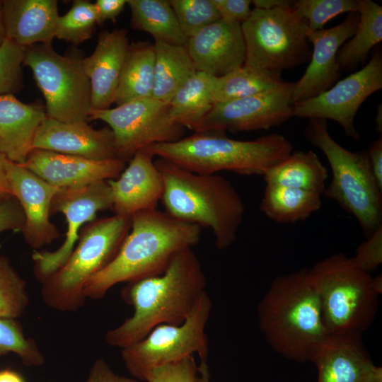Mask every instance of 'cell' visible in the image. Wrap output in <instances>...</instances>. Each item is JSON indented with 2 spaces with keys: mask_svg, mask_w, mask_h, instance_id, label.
<instances>
[{
  "mask_svg": "<svg viewBox=\"0 0 382 382\" xmlns=\"http://www.w3.org/2000/svg\"><path fill=\"white\" fill-rule=\"evenodd\" d=\"M192 248L178 253L162 274L129 283L122 296L134 312L107 332L108 345L122 349L158 325H179L187 318L207 286L201 263Z\"/></svg>",
  "mask_w": 382,
  "mask_h": 382,
  "instance_id": "obj_1",
  "label": "cell"
},
{
  "mask_svg": "<svg viewBox=\"0 0 382 382\" xmlns=\"http://www.w3.org/2000/svg\"><path fill=\"white\" fill-rule=\"evenodd\" d=\"M201 228L156 209L131 216V227L115 257L86 283L85 297L103 298L115 285L162 274L180 251L200 240Z\"/></svg>",
  "mask_w": 382,
  "mask_h": 382,
  "instance_id": "obj_2",
  "label": "cell"
},
{
  "mask_svg": "<svg viewBox=\"0 0 382 382\" xmlns=\"http://www.w3.org/2000/svg\"><path fill=\"white\" fill-rule=\"evenodd\" d=\"M257 318L271 347L297 362L311 361L330 335L308 269L276 277L258 303Z\"/></svg>",
  "mask_w": 382,
  "mask_h": 382,
  "instance_id": "obj_3",
  "label": "cell"
},
{
  "mask_svg": "<svg viewBox=\"0 0 382 382\" xmlns=\"http://www.w3.org/2000/svg\"><path fill=\"white\" fill-rule=\"evenodd\" d=\"M165 212L183 222L211 229L217 249L235 241L245 214L244 202L229 180L217 174H198L158 158Z\"/></svg>",
  "mask_w": 382,
  "mask_h": 382,
  "instance_id": "obj_4",
  "label": "cell"
},
{
  "mask_svg": "<svg viewBox=\"0 0 382 382\" xmlns=\"http://www.w3.org/2000/svg\"><path fill=\"white\" fill-rule=\"evenodd\" d=\"M147 148L154 156L190 172L206 175L227 170L264 175L293 152L291 141L277 133L241 141L231 139L221 131L195 132L176 141Z\"/></svg>",
  "mask_w": 382,
  "mask_h": 382,
  "instance_id": "obj_5",
  "label": "cell"
},
{
  "mask_svg": "<svg viewBox=\"0 0 382 382\" xmlns=\"http://www.w3.org/2000/svg\"><path fill=\"white\" fill-rule=\"evenodd\" d=\"M130 227L131 217L115 214L86 224L66 262L41 282L45 305L60 312L81 308L86 283L115 257Z\"/></svg>",
  "mask_w": 382,
  "mask_h": 382,
  "instance_id": "obj_6",
  "label": "cell"
},
{
  "mask_svg": "<svg viewBox=\"0 0 382 382\" xmlns=\"http://www.w3.org/2000/svg\"><path fill=\"white\" fill-rule=\"evenodd\" d=\"M305 139L325 156L332 179L323 194L357 220L366 238L382 226V190L372 174L367 150L351 151L330 134L327 120L311 118Z\"/></svg>",
  "mask_w": 382,
  "mask_h": 382,
  "instance_id": "obj_7",
  "label": "cell"
},
{
  "mask_svg": "<svg viewBox=\"0 0 382 382\" xmlns=\"http://www.w3.org/2000/svg\"><path fill=\"white\" fill-rule=\"evenodd\" d=\"M309 277L318 294L330 335H361L374 321L379 294L372 277L342 253L317 262Z\"/></svg>",
  "mask_w": 382,
  "mask_h": 382,
  "instance_id": "obj_8",
  "label": "cell"
},
{
  "mask_svg": "<svg viewBox=\"0 0 382 382\" xmlns=\"http://www.w3.org/2000/svg\"><path fill=\"white\" fill-rule=\"evenodd\" d=\"M291 5L252 9L241 24L245 45L244 65L281 72L310 61V29Z\"/></svg>",
  "mask_w": 382,
  "mask_h": 382,
  "instance_id": "obj_9",
  "label": "cell"
},
{
  "mask_svg": "<svg viewBox=\"0 0 382 382\" xmlns=\"http://www.w3.org/2000/svg\"><path fill=\"white\" fill-rule=\"evenodd\" d=\"M79 54L61 55L52 43L25 49L23 64L29 67L45 100L47 117L64 122H88L91 84Z\"/></svg>",
  "mask_w": 382,
  "mask_h": 382,
  "instance_id": "obj_10",
  "label": "cell"
},
{
  "mask_svg": "<svg viewBox=\"0 0 382 382\" xmlns=\"http://www.w3.org/2000/svg\"><path fill=\"white\" fill-rule=\"evenodd\" d=\"M211 309L212 301L206 291L182 323L158 325L141 340L122 349L127 369L140 381L148 369L195 353L199 360L207 361L209 342L205 328Z\"/></svg>",
  "mask_w": 382,
  "mask_h": 382,
  "instance_id": "obj_11",
  "label": "cell"
},
{
  "mask_svg": "<svg viewBox=\"0 0 382 382\" xmlns=\"http://www.w3.org/2000/svg\"><path fill=\"white\" fill-rule=\"evenodd\" d=\"M90 120H100L112 130L118 158L129 161L139 150L183 138L185 128L170 117L169 105L154 98L132 100L114 108L91 110Z\"/></svg>",
  "mask_w": 382,
  "mask_h": 382,
  "instance_id": "obj_12",
  "label": "cell"
},
{
  "mask_svg": "<svg viewBox=\"0 0 382 382\" xmlns=\"http://www.w3.org/2000/svg\"><path fill=\"white\" fill-rule=\"evenodd\" d=\"M382 88V54L376 50L360 70L338 81L313 98L293 104V117L332 120L354 140L360 135L354 117L364 100Z\"/></svg>",
  "mask_w": 382,
  "mask_h": 382,
  "instance_id": "obj_13",
  "label": "cell"
},
{
  "mask_svg": "<svg viewBox=\"0 0 382 382\" xmlns=\"http://www.w3.org/2000/svg\"><path fill=\"white\" fill-rule=\"evenodd\" d=\"M112 205L108 181L59 189L52 199L50 214L59 212L64 215L67 223L66 237L61 246L53 252H34L32 257L35 277L42 282L58 270L73 251L83 226L95 220L98 212L111 209Z\"/></svg>",
  "mask_w": 382,
  "mask_h": 382,
  "instance_id": "obj_14",
  "label": "cell"
},
{
  "mask_svg": "<svg viewBox=\"0 0 382 382\" xmlns=\"http://www.w3.org/2000/svg\"><path fill=\"white\" fill-rule=\"evenodd\" d=\"M295 84L283 81L251 96L214 104L195 132H250L279 125L293 117Z\"/></svg>",
  "mask_w": 382,
  "mask_h": 382,
  "instance_id": "obj_15",
  "label": "cell"
},
{
  "mask_svg": "<svg viewBox=\"0 0 382 382\" xmlns=\"http://www.w3.org/2000/svg\"><path fill=\"white\" fill-rule=\"evenodd\" d=\"M6 169L12 196L24 214L22 231L26 243L34 249L50 244L60 236V232L50 220L52 202L59 188L8 159Z\"/></svg>",
  "mask_w": 382,
  "mask_h": 382,
  "instance_id": "obj_16",
  "label": "cell"
},
{
  "mask_svg": "<svg viewBox=\"0 0 382 382\" xmlns=\"http://www.w3.org/2000/svg\"><path fill=\"white\" fill-rule=\"evenodd\" d=\"M359 20V13H349L342 23L334 27L309 30L308 40L313 45L310 63L296 82L293 104L317 96L334 85L341 71L337 62V52L354 35Z\"/></svg>",
  "mask_w": 382,
  "mask_h": 382,
  "instance_id": "obj_17",
  "label": "cell"
},
{
  "mask_svg": "<svg viewBox=\"0 0 382 382\" xmlns=\"http://www.w3.org/2000/svg\"><path fill=\"white\" fill-rule=\"evenodd\" d=\"M22 166L47 183L62 189L81 187L115 179L125 168L126 161L118 158L96 161L33 149Z\"/></svg>",
  "mask_w": 382,
  "mask_h": 382,
  "instance_id": "obj_18",
  "label": "cell"
},
{
  "mask_svg": "<svg viewBox=\"0 0 382 382\" xmlns=\"http://www.w3.org/2000/svg\"><path fill=\"white\" fill-rule=\"evenodd\" d=\"M311 362L318 369L317 382H382V368L374 364L361 335H329Z\"/></svg>",
  "mask_w": 382,
  "mask_h": 382,
  "instance_id": "obj_19",
  "label": "cell"
},
{
  "mask_svg": "<svg viewBox=\"0 0 382 382\" xmlns=\"http://www.w3.org/2000/svg\"><path fill=\"white\" fill-rule=\"evenodd\" d=\"M146 147L137 151L118 178L108 180L114 214L131 217L156 209L163 192L162 175Z\"/></svg>",
  "mask_w": 382,
  "mask_h": 382,
  "instance_id": "obj_20",
  "label": "cell"
},
{
  "mask_svg": "<svg viewBox=\"0 0 382 382\" xmlns=\"http://www.w3.org/2000/svg\"><path fill=\"white\" fill-rule=\"evenodd\" d=\"M33 149L96 161L117 158L115 137L110 127L97 129L87 122H64L47 117L35 134Z\"/></svg>",
  "mask_w": 382,
  "mask_h": 382,
  "instance_id": "obj_21",
  "label": "cell"
},
{
  "mask_svg": "<svg viewBox=\"0 0 382 382\" xmlns=\"http://www.w3.org/2000/svg\"><path fill=\"white\" fill-rule=\"evenodd\" d=\"M186 46L196 71L216 78L245 63V45L239 23L219 19L190 37Z\"/></svg>",
  "mask_w": 382,
  "mask_h": 382,
  "instance_id": "obj_22",
  "label": "cell"
},
{
  "mask_svg": "<svg viewBox=\"0 0 382 382\" xmlns=\"http://www.w3.org/2000/svg\"><path fill=\"white\" fill-rule=\"evenodd\" d=\"M129 43L126 29L103 30L93 52L82 59L90 81L91 110H106L114 103Z\"/></svg>",
  "mask_w": 382,
  "mask_h": 382,
  "instance_id": "obj_23",
  "label": "cell"
},
{
  "mask_svg": "<svg viewBox=\"0 0 382 382\" xmlns=\"http://www.w3.org/2000/svg\"><path fill=\"white\" fill-rule=\"evenodd\" d=\"M46 117L45 108L41 105L25 104L13 94L0 96V154L11 162L23 164Z\"/></svg>",
  "mask_w": 382,
  "mask_h": 382,
  "instance_id": "obj_24",
  "label": "cell"
},
{
  "mask_svg": "<svg viewBox=\"0 0 382 382\" xmlns=\"http://www.w3.org/2000/svg\"><path fill=\"white\" fill-rule=\"evenodd\" d=\"M6 37L27 47L52 43L59 16L56 0H3Z\"/></svg>",
  "mask_w": 382,
  "mask_h": 382,
  "instance_id": "obj_25",
  "label": "cell"
},
{
  "mask_svg": "<svg viewBox=\"0 0 382 382\" xmlns=\"http://www.w3.org/2000/svg\"><path fill=\"white\" fill-rule=\"evenodd\" d=\"M152 98L169 103L197 71L187 46L155 42Z\"/></svg>",
  "mask_w": 382,
  "mask_h": 382,
  "instance_id": "obj_26",
  "label": "cell"
},
{
  "mask_svg": "<svg viewBox=\"0 0 382 382\" xmlns=\"http://www.w3.org/2000/svg\"><path fill=\"white\" fill-rule=\"evenodd\" d=\"M328 170L312 151L292 152L264 175L266 185L311 191L323 195Z\"/></svg>",
  "mask_w": 382,
  "mask_h": 382,
  "instance_id": "obj_27",
  "label": "cell"
},
{
  "mask_svg": "<svg viewBox=\"0 0 382 382\" xmlns=\"http://www.w3.org/2000/svg\"><path fill=\"white\" fill-rule=\"evenodd\" d=\"M154 45L149 41L129 44L114 103L152 97L154 87Z\"/></svg>",
  "mask_w": 382,
  "mask_h": 382,
  "instance_id": "obj_28",
  "label": "cell"
},
{
  "mask_svg": "<svg viewBox=\"0 0 382 382\" xmlns=\"http://www.w3.org/2000/svg\"><path fill=\"white\" fill-rule=\"evenodd\" d=\"M216 79L207 73L196 71L168 103L171 119L195 132L214 105L212 94Z\"/></svg>",
  "mask_w": 382,
  "mask_h": 382,
  "instance_id": "obj_29",
  "label": "cell"
},
{
  "mask_svg": "<svg viewBox=\"0 0 382 382\" xmlns=\"http://www.w3.org/2000/svg\"><path fill=\"white\" fill-rule=\"evenodd\" d=\"M132 28L150 34L155 42L187 45L175 14L166 0H127Z\"/></svg>",
  "mask_w": 382,
  "mask_h": 382,
  "instance_id": "obj_30",
  "label": "cell"
},
{
  "mask_svg": "<svg viewBox=\"0 0 382 382\" xmlns=\"http://www.w3.org/2000/svg\"><path fill=\"white\" fill-rule=\"evenodd\" d=\"M359 20L354 35L340 48V70L355 69L364 64L370 51L382 40V7L371 0H359Z\"/></svg>",
  "mask_w": 382,
  "mask_h": 382,
  "instance_id": "obj_31",
  "label": "cell"
},
{
  "mask_svg": "<svg viewBox=\"0 0 382 382\" xmlns=\"http://www.w3.org/2000/svg\"><path fill=\"white\" fill-rule=\"evenodd\" d=\"M321 194L288 187L266 185L260 211L270 219L293 224L308 219L322 206Z\"/></svg>",
  "mask_w": 382,
  "mask_h": 382,
  "instance_id": "obj_32",
  "label": "cell"
},
{
  "mask_svg": "<svg viewBox=\"0 0 382 382\" xmlns=\"http://www.w3.org/2000/svg\"><path fill=\"white\" fill-rule=\"evenodd\" d=\"M281 72L243 65L216 79L213 104L251 96L280 85Z\"/></svg>",
  "mask_w": 382,
  "mask_h": 382,
  "instance_id": "obj_33",
  "label": "cell"
},
{
  "mask_svg": "<svg viewBox=\"0 0 382 382\" xmlns=\"http://www.w3.org/2000/svg\"><path fill=\"white\" fill-rule=\"evenodd\" d=\"M97 17L94 3L74 0L68 12L59 16L54 37L79 45L91 37L97 25Z\"/></svg>",
  "mask_w": 382,
  "mask_h": 382,
  "instance_id": "obj_34",
  "label": "cell"
},
{
  "mask_svg": "<svg viewBox=\"0 0 382 382\" xmlns=\"http://www.w3.org/2000/svg\"><path fill=\"white\" fill-rule=\"evenodd\" d=\"M28 304L25 281L9 260L0 255V318L16 319L25 313Z\"/></svg>",
  "mask_w": 382,
  "mask_h": 382,
  "instance_id": "obj_35",
  "label": "cell"
},
{
  "mask_svg": "<svg viewBox=\"0 0 382 382\" xmlns=\"http://www.w3.org/2000/svg\"><path fill=\"white\" fill-rule=\"evenodd\" d=\"M16 354L28 366H39L45 357L36 342L27 337L21 323L13 318H0V357Z\"/></svg>",
  "mask_w": 382,
  "mask_h": 382,
  "instance_id": "obj_36",
  "label": "cell"
},
{
  "mask_svg": "<svg viewBox=\"0 0 382 382\" xmlns=\"http://www.w3.org/2000/svg\"><path fill=\"white\" fill-rule=\"evenodd\" d=\"M291 8L307 23L311 30L323 29L324 25L344 13H358L359 0H299Z\"/></svg>",
  "mask_w": 382,
  "mask_h": 382,
  "instance_id": "obj_37",
  "label": "cell"
},
{
  "mask_svg": "<svg viewBox=\"0 0 382 382\" xmlns=\"http://www.w3.org/2000/svg\"><path fill=\"white\" fill-rule=\"evenodd\" d=\"M169 3L188 38L220 19L212 0H170Z\"/></svg>",
  "mask_w": 382,
  "mask_h": 382,
  "instance_id": "obj_38",
  "label": "cell"
},
{
  "mask_svg": "<svg viewBox=\"0 0 382 382\" xmlns=\"http://www.w3.org/2000/svg\"><path fill=\"white\" fill-rule=\"evenodd\" d=\"M25 49L7 37L0 46V96L22 88Z\"/></svg>",
  "mask_w": 382,
  "mask_h": 382,
  "instance_id": "obj_39",
  "label": "cell"
},
{
  "mask_svg": "<svg viewBox=\"0 0 382 382\" xmlns=\"http://www.w3.org/2000/svg\"><path fill=\"white\" fill-rule=\"evenodd\" d=\"M194 355L154 366L146 371L143 382H198V369Z\"/></svg>",
  "mask_w": 382,
  "mask_h": 382,
  "instance_id": "obj_40",
  "label": "cell"
},
{
  "mask_svg": "<svg viewBox=\"0 0 382 382\" xmlns=\"http://www.w3.org/2000/svg\"><path fill=\"white\" fill-rule=\"evenodd\" d=\"M362 270L370 273L382 262V226L375 231L367 240L361 243L352 257Z\"/></svg>",
  "mask_w": 382,
  "mask_h": 382,
  "instance_id": "obj_41",
  "label": "cell"
},
{
  "mask_svg": "<svg viewBox=\"0 0 382 382\" xmlns=\"http://www.w3.org/2000/svg\"><path fill=\"white\" fill-rule=\"evenodd\" d=\"M220 19L242 24L250 16L251 1L250 0H212Z\"/></svg>",
  "mask_w": 382,
  "mask_h": 382,
  "instance_id": "obj_42",
  "label": "cell"
},
{
  "mask_svg": "<svg viewBox=\"0 0 382 382\" xmlns=\"http://www.w3.org/2000/svg\"><path fill=\"white\" fill-rule=\"evenodd\" d=\"M25 216L22 208L13 197L0 201V233L9 230H22Z\"/></svg>",
  "mask_w": 382,
  "mask_h": 382,
  "instance_id": "obj_43",
  "label": "cell"
},
{
  "mask_svg": "<svg viewBox=\"0 0 382 382\" xmlns=\"http://www.w3.org/2000/svg\"><path fill=\"white\" fill-rule=\"evenodd\" d=\"M85 382H143L117 374L103 358L95 361Z\"/></svg>",
  "mask_w": 382,
  "mask_h": 382,
  "instance_id": "obj_44",
  "label": "cell"
},
{
  "mask_svg": "<svg viewBox=\"0 0 382 382\" xmlns=\"http://www.w3.org/2000/svg\"><path fill=\"white\" fill-rule=\"evenodd\" d=\"M94 4L98 13L97 25H102L107 21H115L127 4V0H97Z\"/></svg>",
  "mask_w": 382,
  "mask_h": 382,
  "instance_id": "obj_45",
  "label": "cell"
},
{
  "mask_svg": "<svg viewBox=\"0 0 382 382\" xmlns=\"http://www.w3.org/2000/svg\"><path fill=\"white\" fill-rule=\"evenodd\" d=\"M372 174L382 190V136L374 141L367 150Z\"/></svg>",
  "mask_w": 382,
  "mask_h": 382,
  "instance_id": "obj_46",
  "label": "cell"
},
{
  "mask_svg": "<svg viewBox=\"0 0 382 382\" xmlns=\"http://www.w3.org/2000/svg\"><path fill=\"white\" fill-rule=\"evenodd\" d=\"M6 157L0 154V201L13 197L6 173Z\"/></svg>",
  "mask_w": 382,
  "mask_h": 382,
  "instance_id": "obj_47",
  "label": "cell"
},
{
  "mask_svg": "<svg viewBox=\"0 0 382 382\" xmlns=\"http://www.w3.org/2000/svg\"><path fill=\"white\" fill-rule=\"evenodd\" d=\"M293 1L285 0H253L251 3L255 6L254 8L270 9L278 6L290 5Z\"/></svg>",
  "mask_w": 382,
  "mask_h": 382,
  "instance_id": "obj_48",
  "label": "cell"
},
{
  "mask_svg": "<svg viewBox=\"0 0 382 382\" xmlns=\"http://www.w3.org/2000/svg\"><path fill=\"white\" fill-rule=\"evenodd\" d=\"M0 382H26L21 374L11 369L0 370Z\"/></svg>",
  "mask_w": 382,
  "mask_h": 382,
  "instance_id": "obj_49",
  "label": "cell"
},
{
  "mask_svg": "<svg viewBox=\"0 0 382 382\" xmlns=\"http://www.w3.org/2000/svg\"><path fill=\"white\" fill-rule=\"evenodd\" d=\"M197 369L199 374L198 382H211L210 372L207 361L200 360Z\"/></svg>",
  "mask_w": 382,
  "mask_h": 382,
  "instance_id": "obj_50",
  "label": "cell"
},
{
  "mask_svg": "<svg viewBox=\"0 0 382 382\" xmlns=\"http://www.w3.org/2000/svg\"><path fill=\"white\" fill-rule=\"evenodd\" d=\"M375 130L381 134L382 133V105L377 106L376 113L374 118Z\"/></svg>",
  "mask_w": 382,
  "mask_h": 382,
  "instance_id": "obj_51",
  "label": "cell"
},
{
  "mask_svg": "<svg viewBox=\"0 0 382 382\" xmlns=\"http://www.w3.org/2000/svg\"><path fill=\"white\" fill-rule=\"evenodd\" d=\"M6 38L3 16V2L0 0V46Z\"/></svg>",
  "mask_w": 382,
  "mask_h": 382,
  "instance_id": "obj_52",
  "label": "cell"
},
{
  "mask_svg": "<svg viewBox=\"0 0 382 382\" xmlns=\"http://www.w3.org/2000/svg\"><path fill=\"white\" fill-rule=\"evenodd\" d=\"M372 286L374 289L381 294L382 292V277L381 274L372 277Z\"/></svg>",
  "mask_w": 382,
  "mask_h": 382,
  "instance_id": "obj_53",
  "label": "cell"
}]
</instances>
